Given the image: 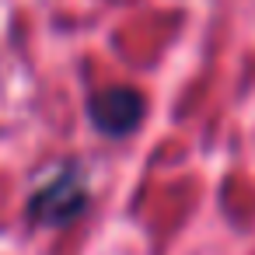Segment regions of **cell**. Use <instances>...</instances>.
<instances>
[{
  "label": "cell",
  "mask_w": 255,
  "mask_h": 255,
  "mask_svg": "<svg viewBox=\"0 0 255 255\" xmlns=\"http://www.w3.org/2000/svg\"><path fill=\"white\" fill-rule=\"evenodd\" d=\"M88 206V182L84 171L77 164H60L53 171H46V178L35 185L32 203H28V217L35 224H70L77 213H84Z\"/></svg>",
  "instance_id": "6da1fadb"
},
{
  "label": "cell",
  "mask_w": 255,
  "mask_h": 255,
  "mask_svg": "<svg viewBox=\"0 0 255 255\" xmlns=\"http://www.w3.org/2000/svg\"><path fill=\"white\" fill-rule=\"evenodd\" d=\"M143 109H147V102H143V95L136 88H105L88 105L91 123L109 136L133 133L140 126V119H143Z\"/></svg>",
  "instance_id": "7a4b0ae2"
}]
</instances>
